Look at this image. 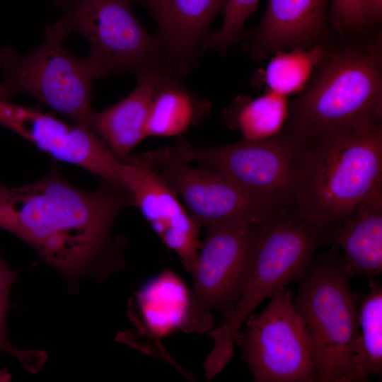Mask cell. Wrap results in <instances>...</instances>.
<instances>
[{"label":"cell","instance_id":"9c48e42d","mask_svg":"<svg viewBox=\"0 0 382 382\" xmlns=\"http://www.w3.org/2000/svg\"><path fill=\"white\" fill-rule=\"evenodd\" d=\"M261 225L211 223L203 226L205 239L191 274L193 288L180 326L184 331L209 329L213 311L223 320L229 315L250 272Z\"/></svg>","mask_w":382,"mask_h":382},{"label":"cell","instance_id":"7402d4cb","mask_svg":"<svg viewBox=\"0 0 382 382\" xmlns=\"http://www.w3.org/2000/svg\"><path fill=\"white\" fill-rule=\"evenodd\" d=\"M260 0H226L220 28L210 33L202 45V52L214 50L225 54L244 37L243 27L248 18L256 12Z\"/></svg>","mask_w":382,"mask_h":382},{"label":"cell","instance_id":"d6986e66","mask_svg":"<svg viewBox=\"0 0 382 382\" xmlns=\"http://www.w3.org/2000/svg\"><path fill=\"white\" fill-rule=\"evenodd\" d=\"M286 97L266 91L250 98L238 96L223 112L224 123L238 130L244 139L257 140L279 133L288 116Z\"/></svg>","mask_w":382,"mask_h":382},{"label":"cell","instance_id":"ac0fdd59","mask_svg":"<svg viewBox=\"0 0 382 382\" xmlns=\"http://www.w3.org/2000/svg\"><path fill=\"white\" fill-rule=\"evenodd\" d=\"M180 79L173 74H164L158 79L146 122L147 137H181L209 115L210 102L199 98Z\"/></svg>","mask_w":382,"mask_h":382},{"label":"cell","instance_id":"e0dca14e","mask_svg":"<svg viewBox=\"0 0 382 382\" xmlns=\"http://www.w3.org/2000/svg\"><path fill=\"white\" fill-rule=\"evenodd\" d=\"M163 74H149L137 77L135 88L126 97L103 111L93 112V132L122 163L147 138L146 127L150 105L156 83Z\"/></svg>","mask_w":382,"mask_h":382},{"label":"cell","instance_id":"2e32d148","mask_svg":"<svg viewBox=\"0 0 382 382\" xmlns=\"http://www.w3.org/2000/svg\"><path fill=\"white\" fill-rule=\"evenodd\" d=\"M343 253L350 277H371L382 272V190L357 204L324 238Z\"/></svg>","mask_w":382,"mask_h":382},{"label":"cell","instance_id":"8992f818","mask_svg":"<svg viewBox=\"0 0 382 382\" xmlns=\"http://www.w3.org/2000/svg\"><path fill=\"white\" fill-rule=\"evenodd\" d=\"M52 1L62 11L59 21L67 33H79L88 41L86 59L93 79L173 74L160 37L148 33L134 14L133 0Z\"/></svg>","mask_w":382,"mask_h":382},{"label":"cell","instance_id":"9a60e30c","mask_svg":"<svg viewBox=\"0 0 382 382\" xmlns=\"http://www.w3.org/2000/svg\"><path fill=\"white\" fill-rule=\"evenodd\" d=\"M155 19L170 71L182 77L196 65L213 20L226 0H133Z\"/></svg>","mask_w":382,"mask_h":382},{"label":"cell","instance_id":"d4e9b609","mask_svg":"<svg viewBox=\"0 0 382 382\" xmlns=\"http://www.w3.org/2000/svg\"><path fill=\"white\" fill-rule=\"evenodd\" d=\"M364 3L369 25H380L382 20V0H364Z\"/></svg>","mask_w":382,"mask_h":382},{"label":"cell","instance_id":"ffe728a7","mask_svg":"<svg viewBox=\"0 0 382 382\" xmlns=\"http://www.w3.org/2000/svg\"><path fill=\"white\" fill-rule=\"evenodd\" d=\"M369 289L358 307L356 365L362 382L368 381L369 376L382 374V287L370 278Z\"/></svg>","mask_w":382,"mask_h":382},{"label":"cell","instance_id":"603a6c76","mask_svg":"<svg viewBox=\"0 0 382 382\" xmlns=\"http://www.w3.org/2000/svg\"><path fill=\"white\" fill-rule=\"evenodd\" d=\"M330 23L340 37L362 33L370 29L364 0H331Z\"/></svg>","mask_w":382,"mask_h":382},{"label":"cell","instance_id":"ba28073f","mask_svg":"<svg viewBox=\"0 0 382 382\" xmlns=\"http://www.w3.org/2000/svg\"><path fill=\"white\" fill-rule=\"evenodd\" d=\"M304 146L283 128L268 138L214 146H195L180 137L173 147L187 161L219 172L280 208H294Z\"/></svg>","mask_w":382,"mask_h":382},{"label":"cell","instance_id":"5b68a950","mask_svg":"<svg viewBox=\"0 0 382 382\" xmlns=\"http://www.w3.org/2000/svg\"><path fill=\"white\" fill-rule=\"evenodd\" d=\"M334 248L313 257L296 281L293 303L309 336L316 382H362L356 365L358 307Z\"/></svg>","mask_w":382,"mask_h":382},{"label":"cell","instance_id":"3957f363","mask_svg":"<svg viewBox=\"0 0 382 382\" xmlns=\"http://www.w3.org/2000/svg\"><path fill=\"white\" fill-rule=\"evenodd\" d=\"M381 190L382 124L366 125L304 146L294 208L325 238L357 204Z\"/></svg>","mask_w":382,"mask_h":382},{"label":"cell","instance_id":"5bb4252c","mask_svg":"<svg viewBox=\"0 0 382 382\" xmlns=\"http://www.w3.org/2000/svg\"><path fill=\"white\" fill-rule=\"evenodd\" d=\"M329 0H268L260 25L245 33L244 49L256 61L276 52L324 43L329 30Z\"/></svg>","mask_w":382,"mask_h":382},{"label":"cell","instance_id":"7a4b0ae2","mask_svg":"<svg viewBox=\"0 0 382 382\" xmlns=\"http://www.w3.org/2000/svg\"><path fill=\"white\" fill-rule=\"evenodd\" d=\"M378 28L324 43L306 87L289 102L283 128L307 144L382 124V37Z\"/></svg>","mask_w":382,"mask_h":382},{"label":"cell","instance_id":"cb8c5ba5","mask_svg":"<svg viewBox=\"0 0 382 382\" xmlns=\"http://www.w3.org/2000/svg\"><path fill=\"white\" fill-rule=\"evenodd\" d=\"M16 277V272L9 268L0 253V350L14 355L21 363H23L29 357V351L19 350L12 347L7 340L6 332L9 307V292Z\"/></svg>","mask_w":382,"mask_h":382},{"label":"cell","instance_id":"277c9868","mask_svg":"<svg viewBox=\"0 0 382 382\" xmlns=\"http://www.w3.org/2000/svg\"><path fill=\"white\" fill-rule=\"evenodd\" d=\"M324 237L295 208H284L260 226L253 265L235 306L219 328L209 332L213 348L203 369L207 380L230 361L237 334L257 306L307 268Z\"/></svg>","mask_w":382,"mask_h":382},{"label":"cell","instance_id":"7c38bea8","mask_svg":"<svg viewBox=\"0 0 382 382\" xmlns=\"http://www.w3.org/2000/svg\"><path fill=\"white\" fill-rule=\"evenodd\" d=\"M0 125L30 141L55 161L79 166L101 180L124 187L122 163L88 129L68 124L37 108L1 99Z\"/></svg>","mask_w":382,"mask_h":382},{"label":"cell","instance_id":"6da1fadb","mask_svg":"<svg viewBox=\"0 0 382 382\" xmlns=\"http://www.w3.org/2000/svg\"><path fill=\"white\" fill-rule=\"evenodd\" d=\"M131 207L126 187L101 180L95 190L81 189L54 161L26 185L9 187L0 180V228L28 244L71 284L87 276L101 280L124 266L126 241L113 228Z\"/></svg>","mask_w":382,"mask_h":382},{"label":"cell","instance_id":"30bf717a","mask_svg":"<svg viewBox=\"0 0 382 382\" xmlns=\"http://www.w3.org/2000/svg\"><path fill=\"white\" fill-rule=\"evenodd\" d=\"M284 288L236 337L255 382H316L312 347L306 326Z\"/></svg>","mask_w":382,"mask_h":382},{"label":"cell","instance_id":"44dd1931","mask_svg":"<svg viewBox=\"0 0 382 382\" xmlns=\"http://www.w3.org/2000/svg\"><path fill=\"white\" fill-rule=\"evenodd\" d=\"M324 43L272 54L261 78L267 90L284 97L299 93L323 58Z\"/></svg>","mask_w":382,"mask_h":382},{"label":"cell","instance_id":"4fadbf2b","mask_svg":"<svg viewBox=\"0 0 382 382\" xmlns=\"http://www.w3.org/2000/svg\"><path fill=\"white\" fill-rule=\"evenodd\" d=\"M123 185L163 244L180 257L192 273L199 244L200 227L191 218L179 197L152 167L150 152L133 154L122 163Z\"/></svg>","mask_w":382,"mask_h":382},{"label":"cell","instance_id":"52a82bcc","mask_svg":"<svg viewBox=\"0 0 382 382\" xmlns=\"http://www.w3.org/2000/svg\"><path fill=\"white\" fill-rule=\"evenodd\" d=\"M69 34L59 21L45 27L42 43L25 55L5 46L0 50V99L11 100L25 93L92 131V80L86 58L69 52L64 45ZM93 132V131H92Z\"/></svg>","mask_w":382,"mask_h":382},{"label":"cell","instance_id":"8fae6325","mask_svg":"<svg viewBox=\"0 0 382 382\" xmlns=\"http://www.w3.org/2000/svg\"><path fill=\"white\" fill-rule=\"evenodd\" d=\"M150 156L153 168L180 197L200 228L211 223L261 225L284 209L219 172L194 166L173 146L151 151Z\"/></svg>","mask_w":382,"mask_h":382}]
</instances>
